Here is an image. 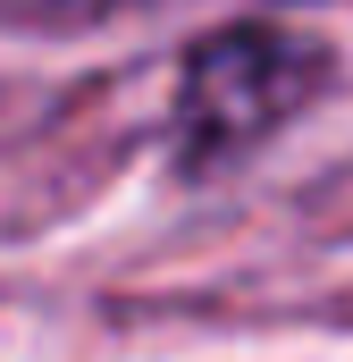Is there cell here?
Returning <instances> with one entry per match:
<instances>
[{
  "mask_svg": "<svg viewBox=\"0 0 353 362\" xmlns=\"http://www.w3.org/2000/svg\"><path fill=\"white\" fill-rule=\"evenodd\" d=\"M109 8H135V0H0V17H17V25H92Z\"/></svg>",
  "mask_w": 353,
  "mask_h": 362,
  "instance_id": "cell-2",
  "label": "cell"
},
{
  "mask_svg": "<svg viewBox=\"0 0 353 362\" xmlns=\"http://www.w3.org/2000/svg\"><path fill=\"white\" fill-rule=\"evenodd\" d=\"M320 76H328V51L311 34H286V25H227V34H210L185 59V93H176L185 160H219V152L261 144L269 127H286L311 101Z\"/></svg>",
  "mask_w": 353,
  "mask_h": 362,
  "instance_id": "cell-1",
  "label": "cell"
}]
</instances>
